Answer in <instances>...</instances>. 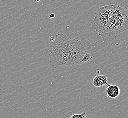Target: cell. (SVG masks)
Listing matches in <instances>:
<instances>
[{
  "instance_id": "cell-3",
  "label": "cell",
  "mask_w": 128,
  "mask_h": 118,
  "mask_svg": "<svg viewBox=\"0 0 128 118\" xmlns=\"http://www.w3.org/2000/svg\"><path fill=\"white\" fill-rule=\"evenodd\" d=\"M70 43L72 50V56L74 65L80 64L81 60L87 53H90L92 45L91 42L85 38L80 40L70 38Z\"/></svg>"
},
{
  "instance_id": "cell-5",
  "label": "cell",
  "mask_w": 128,
  "mask_h": 118,
  "mask_svg": "<svg viewBox=\"0 0 128 118\" xmlns=\"http://www.w3.org/2000/svg\"><path fill=\"white\" fill-rule=\"evenodd\" d=\"M92 84L97 88L109 85L108 83V78L106 75H99L98 74L93 79Z\"/></svg>"
},
{
  "instance_id": "cell-8",
  "label": "cell",
  "mask_w": 128,
  "mask_h": 118,
  "mask_svg": "<svg viewBox=\"0 0 128 118\" xmlns=\"http://www.w3.org/2000/svg\"><path fill=\"white\" fill-rule=\"evenodd\" d=\"M55 16V15L54 13H52L51 14H50L49 16V18H50V19H53L54 18Z\"/></svg>"
},
{
  "instance_id": "cell-6",
  "label": "cell",
  "mask_w": 128,
  "mask_h": 118,
  "mask_svg": "<svg viewBox=\"0 0 128 118\" xmlns=\"http://www.w3.org/2000/svg\"><path fill=\"white\" fill-rule=\"evenodd\" d=\"M88 117V116L86 114V111H84L81 114H74L70 117V118H87Z\"/></svg>"
},
{
  "instance_id": "cell-2",
  "label": "cell",
  "mask_w": 128,
  "mask_h": 118,
  "mask_svg": "<svg viewBox=\"0 0 128 118\" xmlns=\"http://www.w3.org/2000/svg\"><path fill=\"white\" fill-rule=\"evenodd\" d=\"M50 42L52 51L49 54V63L52 68L75 66L72 57L70 38L60 33Z\"/></svg>"
},
{
  "instance_id": "cell-10",
  "label": "cell",
  "mask_w": 128,
  "mask_h": 118,
  "mask_svg": "<svg viewBox=\"0 0 128 118\" xmlns=\"http://www.w3.org/2000/svg\"><path fill=\"white\" fill-rule=\"evenodd\" d=\"M36 2H39L40 0H36Z\"/></svg>"
},
{
  "instance_id": "cell-9",
  "label": "cell",
  "mask_w": 128,
  "mask_h": 118,
  "mask_svg": "<svg viewBox=\"0 0 128 118\" xmlns=\"http://www.w3.org/2000/svg\"><path fill=\"white\" fill-rule=\"evenodd\" d=\"M100 70H97L96 71V73H97V74H100Z\"/></svg>"
},
{
  "instance_id": "cell-4",
  "label": "cell",
  "mask_w": 128,
  "mask_h": 118,
  "mask_svg": "<svg viewBox=\"0 0 128 118\" xmlns=\"http://www.w3.org/2000/svg\"><path fill=\"white\" fill-rule=\"evenodd\" d=\"M121 93L120 88L115 84H109L106 89V96L110 98H116L118 97Z\"/></svg>"
},
{
  "instance_id": "cell-1",
  "label": "cell",
  "mask_w": 128,
  "mask_h": 118,
  "mask_svg": "<svg viewBox=\"0 0 128 118\" xmlns=\"http://www.w3.org/2000/svg\"><path fill=\"white\" fill-rule=\"evenodd\" d=\"M91 27L109 45L125 44L128 41V8L117 3L98 8Z\"/></svg>"
},
{
  "instance_id": "cell-7",
  "label": "cell",
  "mask_w": 128,
  "mask_h": 118,
  "mask_svg": "<svg viewBox=\"0 0 128 118\" xmlns=\"http://www.w3.org/2000/svg\"><path fill=\"white\" fill-rule=\"evenodd\" d=\"M92 59V57L91 56V54L90 53H87L84 56L82 59L81 60V64L84 63H86L87 62H89Z\"/></svg>"
}]
</instances>
